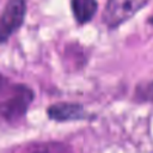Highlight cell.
<instances>
[{
    "instance_id": "cell-5",
    "label": "cell",
    "mask_w": 153,
    "mask_h": 153,
    "mask_svg": "<svg viewBox=\"0 0 153 153\" xmlns=\"http://www.w3.org/2000/svg\"><path fill=\"white\" fill-rule=\"evenodd\" d=\"M72 11L78 23L84 24L94 16L97 11L96 0H72Z\"/></svg>"
},
{
    "instance_id": "cell-4",
    "label": "cell",
    "mask_w": 153,
    "mask_h": 153,
    "mask_svg": "<svg viewBox=\"0 0 153 153\" xmlns=\"http://www.w3.org/2000/svg\"><path fill=\"white\" fill-rule=\"evenodd\" d=\"M48 115L50 118H54L57 121H69V120L84 118L85 111L79 104L60 103L50 106L48 109Z\"/></svg>"
},
{
    "instance_id": "cell-3",
    "label": "cell",
    "mask_w": 153,
    "mask_h": 153,
    "mask_svg": "<svg viewBox=\"0 0 153 153\" xmlns=\"http://www.w3.org/2000/svg\"><path fill=\"white\" fill-rule=\"evenodd\" d=\"M25 16L24 0H8L0 20V36L2 41L12 35L23 23Z\"/></svg>"
},
{
    "instance_id": "cell-6",
    "label": "cell",
    "mask_w": 153,
    "mask_h": 153,
    "mask_svg": "<svg viewBox=\"0 0 153 153\" xmlns=\"http://www.w3.org/2000/svg\"><path fill=\"white\" fill-rule=\"evenodd\" d=\"M136 97L141 100H153V81L141 85L136 90Z\"/></svg>"
},
{
    "instance_id": "cell-1",
    "label": "cell",
    "mask_w": 153,
    "mask_h": 153,
    "mask_svg": "<svg viewBox=\"0 0 153 153\" xmlns=\"http://www.w3.org/2000/svg\"><path fill=\"white\" fill-rule=\"evenodd\" d=\"M32 99V91L24 85H12L8 94L2 93L1 114L5 118L13 120L24 115Z\"/></svg>"
},
{
    "instance_id": "cell-7",
    "label": "cell",
    "mask_w": 153,
    "mask_h": 153,
    "mask_svg": "<svg viewBox=\"0 0 153 153\" xmlns=\"http://www.w3.org/2000/svg\"><path fill=\"white\" fill-rule=\"evenodd\" d=\"M149 23H152V24H153V17H152V18L149 19Z\"/></svg>"
},
{
    "instance_id": "cell-2",
    "label": "cell",
    "mask_w": 153,
    "mask_h": 153,
    "mask_svg": "<svg viewBox=\"0 0 153 153\" xmlns=\"http://www.w3.org/2000/svg\"><path fill=\"white\" fill-rule=\"evenodd\" d=\"M148 0H108L103 12V22L109 27H116L131 18Z\"/></svg>"
}]
</instances>
